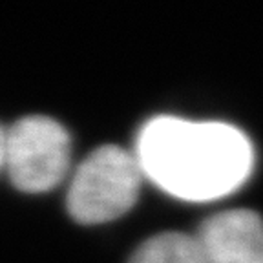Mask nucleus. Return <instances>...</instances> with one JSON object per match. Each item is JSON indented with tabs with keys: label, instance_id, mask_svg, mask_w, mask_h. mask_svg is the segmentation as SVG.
<instances>
[{
	"label": "nucleus",
	"instance_id": "1",
	"mask_svg": "<svg viewBox=\"0 0 263 263\" xmlns=\"http://www.w3.org/2000/svg\"><path fill=\"white\" fill-rule=\"evenodd\" d=\"M134 156L144 177L186 201H212L234 192L254 164L251 141L238 128L170 115L141 128Z\"/></svg>",
	"mask_w": 263,
	"mask_h": 263
},
{
	"label": "nucleus",
	"instance_id": "2",
	"mask_svg": "<svg viewBox=\"0 0 263 263\" xmlns=\"http://www.w3.org/2000/svg\"><path fill=\"white\" fill-rule=\"evenodd\" d=\"M143 177L132 152L115 144L97 148L75 170L66 196L68 212L82 225L121 218L136 205Z\"/></svg>",
	"mask_w": 263,
	"mask_h": 263
},
{
	"label": "nucleus",
	"instance_id": "3",
	"mask_svg": "<svg viewBox=\"0 0 263 263\" xmlns=\"http://www.w3.org/2000/svg\"><path fill=\"white\" fill-rule=\"evenodd\" d=\"M70 136L46 115H29L6 130L4 168L22 192L55 189L70 170Z\"/></svg>",
	"mask_w": 263,
	"mask_h": 263
},
{
	"label": "nucleus",
	"instance_id": "4",
	"mask_svg": "<svg viewBox=\"0 0 263 263\" xmlns=\"http://www.w3.org/2000/svg\"><path fill=\"white\" fill-rule=\"evenodd\" d=\"M194 236L206 263H263V219L252 210L214 214Z\"/></svg>",
	"mask_w": 263,
	"mask_h": 263
},
{
	"label": "nucleus",
	"instance_id": "5",
	"mask_svg": "<svg viewBox=\"0 0 263 263\" xmlns=\"http://www.w3.org/2000/svg\"><path fill=\"white\" fill-rule=\"evenodd\" d=\"M130 263H206L196 236L163 232L146 239L134 252Z\"/></svg>",
	"mask_w": 263,
	"mask_h": 263
},
{
	"label": "nucleus",
	"instance_id": "6",
	"mask_svg": "<svg viewBox=\"0 0 263 263\" xmlns=\"http://www.w3.org/2000/svg\"><path fill=\"white\" fill-rule=\"evenodd\" d=\"M4 143H6V130L0 128V168L4 166Z\"/></svg>",
	"mask_w": 263,
	"mask_h": 263
}]
</instances>
